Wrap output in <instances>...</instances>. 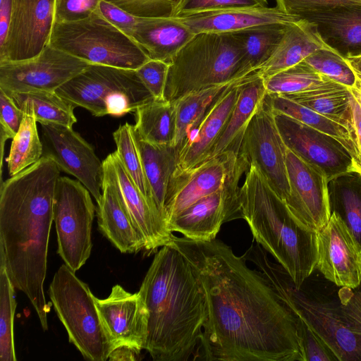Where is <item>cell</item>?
<instances>
[{
  "label": "cell",
  "instance_id": "cell-1",
  "mask_svg": "<svg viewBox=\"0 0 361 361\" xmlns=\"http://www.w3.org/2000/svg\"><path fill=\"white\" fill-rule=\"evenodd\" d=\"M204 289L207 318L199 359L304 361L298 319L267 278L223 241L174 236Z\"/></svg>",
  "mask_w": 361,
  "mask_h": 361
},
{
  "label": "cell",
  "instance_id": "cell-2",
  "mask_svg": "<svg viewBox=\"0 0 361 361\" xmlns=\"http://www.w3.org/2000/svg\"><path fill=\"white\" fill-rule=\"evenodd\" d=\"M60 171L51 159L42 156L2 182L0 188V264L15 288L30 301L44 331L50 310L44 282Z\"/></svg>",
  "mask_w": 361,
  "mask_h": 361
},
{
  "label": "cell",
  "instance_id": "cell-3",
  "mask_svg": "<svg viewBox=\"0 0 361 361\" xmlns=\"http://www.w3.org/2000/svg\"><path fill=\"white\" fill-rule=\"evenodd\" d=\"M139 292L148 311L145 350L154 361L188 360L199 349L207 300L192 266L173 243L155 254Z\"/></svg>",
  "mask_w": 361,
  "mask_h": 361
},
{
  "label": "cell",
  "instance_id": "cell-4",
  "mask_svg": "<svg viewBox=\"0 0 361 361\" xmlns=\"http://www.w3.org/2000/svg\"><path fill=\"white\" fill-rule=\"evenodd\" d=\"M245 178L239 192L242 219L257 243L301 288L315 269L317 231L292 214L255 164H250Z\"/></svg>",
  "mask_w": 361,
  "mask_h": 361
},
{
  "label": "cell",
  "instance_id": "cell-5",
  "mask_svg": "<svg viewBox=\"0 0 361 361\" xmlns=\"http://www.w3.org/2000/svg\"><path fill=\"white\" fill-rule=\"evenodd\" d=\"M243 257L256 265L280 299L314 331L338 361H361V329L348 317L340 302L314 298L297 288L287 271L272 262L258 243Z\"/></svg>",
  "mask_w": 361,
  "mask_h": 361
},
{
  "label": "cell",
  "instance_id": "cell-6",
  "mask_svg": "<svg viewBox=\"0 0 361 361\" xmlns=\"http://www.w3.org/2000/svg\"><path fill=\"white\" fill-rule=\"evenodd\" d=\"M252 73L233 33L195 34L169 63L164 99L175 102L191 92Z\"/></svg>",
  "mask_w": 361,
  "mask_h": 361
},
{
  "label": "cell",
  "instance_id": "cell-7",
  "mask_svg": "<svg viewBox=\"0 0 361 361\" xmlns=\"http://www.w3.org/2000/svg\"><path fill=\"white\" fill-rule=\"evenodd\" d=\"M66 264L55 273L48 294L68 339L83 357L106 361L114 350L89 286Z\"/></svg>",
  "mask_w": 361,
  "mask_h": 361
},
{
  "label": "cell",
  "instance_id": "cell-8",
  "mask_svg": "<svg viewBox=\"0 0 361 361\" xmlns=\"http://www.w3.org/2000/svg\"><path fill=\"white\" fill-rule=\"evenodd\" d=\"M56 92L94 116L120 117L154 99L135 70L99 64H90Z\"/></svg>",
  "mask_w": 361,
  "mask_h": 361
},
{
  "label": "cell",
  "instance_id": "cell-9",
  "mask_svg": "<svg viewBox=\"0 0 361 361\" xmlns=\"http://www.w3.org/2000/svg\"><path fill=\"white\" fill-rule=\"evenodd\" d=\"M49 44L91 64L136 70L150 59L130 37L97 11L71 23H54Z\"/></svg>",
  "mask_w": 361,
  "mask_h": 361
},
{
  "label": "cell",
  "instance_id": "cell-10",
  "mask_svg": "<svg viewBox=\"0 0 361 361\" xmlns=\"http://www.w3.org/2000/svg\"><path fill=\"white\" fill-rule=\"evenodd\" d=\"M90 192L78 180L60 176L53 203L57 252L73 271L89 259L95 206Z\"/></svg>",
  "mask_w": 361,
  "mask_h": 361
},
{
  "label": "cell",
  "instance_id": "cell-11",
  "mask_svg": "<svg viewBox=\"0 0 361 361\" xmlns=\"http://www.w3.org/2000/svg\"><path fill=\"white\" fill-rule=\"evenodd\" d=\"M240 149V146L236 147L189 169L174 171L165 201L167 226L198 200L221 189L238 170L249 167L250 164Z\"/></svg>",
  "mask_w": 361,
  "mask_h": 361
},
{
  "label": "cell",
  "instance_id": "cell-12",
  "mask_svg": "<svg viewBox=\"0 0 361 361\" xmlns=\"http://www.w3.org/2000/svg\"><path fill=\"white\" fill-rule=\"evenodd\" d=\"M90 64L49 44L34 58L0 63V89L8 95L56 92Z\"/></svg>",
  "mask_w": 361,
  "mask_h": 361
},
{
  "label": "cell",
  "instance_id": "cell-13",
  "mask_svg": "<svg viewBox=\"0 0 361 361\" xmlns=\"http://www.w3.org/2000/svg\"><path fill=\"white\" fill-rule=\"evenodd\" d=\"M240 152L260 169L283 201L290 188L286 169L287 147L277 128L267 95L252 117L243 136Z\"/></svg>",
  "mask_w": 361,
  "mask_h": 361
},
{
  "label": "cell",
  "instance_id": "cell-14",
  "mask_svg": "<svg viewBox=\"0 0 361 361\" xmlns=\"http://www.w3.org/2000/svg\"><path fill=\"white\" fill-rule=\"evenodd\" d=\"M247 169H240L221 189L200 198L173 219L168 224L169 231L191 240L211 241L224 223L242 219L240 180Z\"/></svg>",
  "mask_w": 361,
  "mask_h": 361
},
{
  "label": "cell",
  "instance_id": "cell-15",
  "mask_svg": "<svg viewBox=\"0 0 361 361\" xmlns=\"http://www.w3.org/2000/svg\"><path fill=\"white\" fill-rule=\"evenodd\" d=\"M43 156L51 159L60 170L73 176L98 203L102 197L103 161L94 148L73 128L60 124H41Z\"/></svg>",
  "mask_w": 361,
  "mask_h": 361
},
{
  "label": "cell",
  "instance_id": "cell-16",
  "mask_svg": "<svg viewBox=\"0 0 361 361\" xmlns=\"http://www.w3.org/2000/svg\"><path fill=\"white\" fill-rule=\"evenodd\" d=\"M54 13L55 0H12L8 35L0 47V63L39 54L49 44Z\"/></svg>",
  "mask_w": 361,
  "mask_h": 361
},
{
  "label": "cell",
  "instance_id": "cell-17",
  "mask_svg": "<svg viewBox=\"0 0 361 361\" xmlns=\"http://www.w3.org/2000/svg\"><path fill=\"white\" fill-rule=\"evenodd\" d=\"M286 169L290 192L284 202L301 223L319 231L331 214L326 176L288 148Z\"/></svg>",
  "mask_w": 361,
  "mask_h": 361
},
{
  "label": "cell",
  "instance_id": "cell-18",
  "mask_svg": "<svg viewBox=\"0 0 361 361\" xmlns=\"http://www.w3.org/2000/svg\"><path fill=\"white\" fill-rule=\"evenodd\" d=\"M274 114L286 147L320 169L329 181L343 173L354 171L350 154L336 139L286 115Z\"/></svg>",
  "mask_w": 361,
  "mask_h": 361
},
{
  "label": "cell",
  "instance_id": "cell-19",
  "mask_svg": "<svg viewBox=\"0 0 361 361\" xmlns=\"http://www.w3.org/2000/svg\"><path fill=\"white\" fill-rule=\"evenodd\" d=\"M94 300L114 350L128 347L137 354L145 350L148 311L140 292L131 293L116 284L107 298Z\"/></svg>",
  "mask_w": 361,
  "mask_h": 361
},
{
  "label": "cell",
  "instance_id": "cell-20",
  "mask_svg": "<svg viewBox=\"0 0 361 361\" xmlns=\"http://www.w3.org/2000/svg\"><path fill=\"white\" fill-rule=\"evenodd\" d=\"M315 269L341 288L354 289L361 283V250L340 217L332 212L317 232Z\"/></svg>",
  "mask_w": 361,
  "mask_h": 361
},
{
  "label": "cell",
  "instance_id": "cell-21",
  "mask_svg": "<svg viewBox=\"0 0 361 361\" xmlns=\"http://www.w3.org/2000/svg\"><path fill=\"white\" fill-rule=\"evenodd\" d=\"M103 166L102 197L97 209L99 229L121 252L137 253L145 249L144 239L120 194L106 157Z\"/></svg>",
  "mask_w": 361,
  "mask_h": 361
},
{
  "label": "cell",
  "instance_id": "cell-22",
  "mask_svg": "<svg viewBox=\"0 0 361 361\" xmlns=\"http://www.w3.org/2000/svg\"><path fill=\"white\" fill-rule=\"evenodd\" d=\"M246 76L231 83L221 93L197 127L189 134L178 152L175 171L189 169L207 159L228 123L239 95L240 84Z\"/></svg>",
  "mask_w": 361,
  "mask_h": 361
},
{
  "label": "cell",
  "instance_id": "cell-23",
  "mask_svg": "<svg viewBox=\"0 0 361 361\" xmlns=\"http://www.w3.org/2000/svg\"><path fill=\"white\" fill-rule=\"evenodd\" d=\"M106 158L111 164L120 194L144 239L145 250L152 252L171 245L175 235L169 231L158 211L139 190L116 152L109 154Z\"/></svg>",
  "mask_w": 361,
  "mask_h": 361
},
{
  "label": "cell",
  "instance_id": "cell-24",
  "mask_svg": "<svg viewBox=\"0 0 361 361\" xmlns=\"http://www.w3.org/2000/svg\"><path fill=\"white\" fill-rule=\"evenodd\" d=\"M173 18L194 34L233 33L263 25H287L300 20L298 16L286 13L277 6L211 11Z\"/></svg>",
  "mask_w": 361,
  "mask_h": 361
},
{
  "label": "cell",
  "instance_id": "cell-25",
  "mask_svg": "<svg viewBox=\"0 0 361 361\" xmlns=\"http://www.w3.org/2000/svg\"><path fill=\"white\" fill-rule=\"evenodd\" d=\"M324 48L331 47L324 42L316 25L300 19L286 25L276 49L257 72L266 78L296 65L315 51Z\"/></svg>",
  "mask_w": 361,
  "mask_h": 361
},
{
  "label": "cell",
  "instance_id": "cell-26",
  "mask_svg": "<svg viewBox=\"0 0 361 361\" xmlns=\"http://www.w3.org/2000/svg\"><path fill=\"white\" fill-rule=\"evenodd\" d=\"M194 35L176 18H142L135 25L131 38L150 59L170 63Z\"/></svg>",
  "mask_w": 361,
  "mask_h": 361
},
{
  "label": "cell",
  "instance_id": "cell-27",
  "mask_svg": "<svg viewBox=\"0 0 361 361\" xmlns=\"http://www.w3.org/2000/svg\"><path fill=\"white\" fill-rule=\"evenodd\" d=\"M324 42L342 56L361 53V6L343 7L307 15Z\"/></svg>",
  "mask_w": 361,
  "mask_h": 361
},
{
  "label": "cell",
  "instance_id": "cell-28",
  "mask_svg": "<svg viewBox=\"0 0 361 361\" xmlns=\"http://www.w3.org/2000/svg\"><path fill=\"white\" fill-rule=\"evenodd\" d=\"M266 95L263 78L257 71L243 80L228 123L206 160L241 145L244 133Z\"/></svg>",
  "mask_w": 361,
  "mask_h": 361
},
{
  "label": "cell",
  "instance_id": "cell-29",
  "mask_svg": "<svg viewBox=\"0 0 361 361\" xmlns=\"http://www.w3.org/2000/svg\"><path fill=\"white\" fill-rule=\"evenodd\" d=\"M135 136L154 205L166 222V192L177 166L178 149L173 145L151 144L140 140L136 134Z\"/></svg>",
  "mask_w": 361,
  "mask_h": 361
},
{
  "label": "cell",
  "instance_id": "cell-30",
  "mask_svg": "<svg viewBox=\"0 0 361 361\" xmlns=\"http://www.w3.org/2000/svg\"><path fill=\"white\" fill-rule=\"evenodd\" d=\"M328 190L331 212L345 224L361 250V173L338 175L329 181Z\"/></svg>",
  "mask_w": 361,
  "mask_h": 361
},
{
  "label": "cell",
  "instance_id": "cell-31",
  "mask_svg": "<svg viewBox=\"0 0 361 361\" xmlns=\"http://www.w3.org/2000/svg\"><path fill=\"white\" fill-rule=\"evenodd\" d=\"M135 114L134 129L140 140L155 145L173 144L176 130L174 103L154 99L140 106Z\"/></svg>",
  "mask_w": 361,
  "mask_h": 361
},
{
  "label": "cell",
  "instance_id": "cell-32",
  "mask_svg": "<svg viewBox=\"0 0 361 361\" xmlns=\"http://www.w3.org/2000/svg\"><path fill=\"white\" fill-rule=\"evenodd\" d=\"M267 97L274 113L290 116L339 141L350 154L355 169L357 163L356 149L345 126L307 108L284 94H267Z\"/></svg>",
  "mask_w": 361,
  "mask_h": 361
},
{
  "label": "cell",
  "instance_id": "cell-33",
  "mask_svg": "<svg viewBox=\"0 0 361 361\" xmlns=\"http://www.w3.org/2000/svg\"><path fill=\"white\" fill-rule=\"evenodd\" d=\"M235 81L191 92L173 102L176 109V130L173 145L178 152L189 134L197 127L217 97Z\"/></svg>",
  "mask_w": 361,
  "mask_h": 361
},
{
  "label": "cell",
  "instance_id": "cell-34",
  "mask_svg": "<svg viewBox=\"0 0 361 361\" xmlns=\"http://www.w3.org/2000/svg\"><path fill=\"white\" fill-rule=\"evenodd\" d=\"M24 112L20 128L12 139L6 161L11 176L38 161L43 156V145L32 107L27 104L18 106Z\"/></svg>",
  "mask_w": 361,
  "mask_h": 361
},
{
  "label": "cell",
  "instance_id": "cell-35",
  "mask_svg": "<svg viewBox=\"0 0 361 361\" xmlns=\"http://www.w3.org/2000/svg\"><path fill=\"white\" fill-rule=\"evenodd\" d=\"M8 96L17 106L29 104L40 124L56 123L73 128L77 122L75 107L56 92L36 90Z\"/></svg>",
  "mask_w": 361,
  "mask_h": 361
},
{
  "label": "cell",
  "instance_id": "cell-36",
  "mask_svg": "<svg viewBox=\"0 0 361 361\" xmlns=\"http://www.w3.org/2000/svg\"><path fill=\"white\" fill-rule=\"evenodd\" d=\"M284 95L343 126L349 102V88L345 86L331 80L312 90Z\"/></svg>",
  "mask_w": 361,
  "mask_h": 361
},
{
  "label": "cell",
  "instance_id": "cell-37",
  "mask_svg": "<svg viewBox=\"0 0 361 361\" xmlns=\"http://www.w3.org/2000/svg\"><path fill=\"white\" fill-rule=\"evenodd\" d=\"M286 25L267 24L233 32L239 39L247 65L253 72L271 56L282 38Z\"/></svg>",
  "mask_w": 361,
  "mask_h": 361
},
{
  "label": "cell",
  "instance_id": "cell-38",
  "mask_svg": "<svg viewBox=\"0 0 361 361\" xmlns=\"http://www.w3.org/2000/svg\"><path fill=\"white\" fill-rule=\"evenodd\" d=\"M331 79L314 70L304 61L263 78L267 94H288L317 88Z\"/></svg>",
  "mask_w": 361,
  "mask_h": 361
},
{
  "label": "cell",
  "instance_id": "cell-39",
  "mask_svg": "<svg viewBox=\"0 0 361 361\" xmlns=\"http://www.w3.org/2000/svg\"><path fill=\"white\" fill-rule=\"evenodd\" d=\"M113 137L116 146V152L127 172L143 196L157 210L145 173L134 126L126 123L113 133Z\"/></svg>",
  "mask_w": 361,
  "mask_h": 361
},
{
  "label": "cell",
  "instance_id": "cell-40",
  "mask_svg": "<svg viewBox=\"0 0 361 361\" xmlns=\"http://www.w3.org/2000/svg\"><path fill=\"white\" fill-rule=\"evenodd\" d=\"M13 286L6 269L0 264V360L16 361L13 319L16 308Z\"/></svg>",
  "mask_w": 361,
  "mask_h": 361
},
{
  "label": "cell",
  "instance_id": "cell-41",
  "mask_svg": "<svg viewBox=\"0 0 361 361\" xmlns=\"http://www.w3.org/2000/svg\"><path fill=\"white\" fill-rule=\"evenodd\" d=\"M314 70L348 88L355 87L356 75L345 58L333 48L320 49L303 60Z\"/></svg>",
  "mask_w": 361,
  "mask_h": 361
},
{
  "label": "cell",
  "instance_id": "cell-42",
  "mask_svg": "<svg viewBox=\"0 0 361 361\" xmlns=\"http://www.w3.org/2000/svg\"><path fill=\"white\" fill-rule=\"evenodd\" d=\"M267 0H175L172 17L237 8L268 6Z\"/></svg>",
  "mask_w": 361,
  "mask_h": 361
},
{
  "label": "cell",
  "instance_id": "cell-43",
  "mask_svg": "<svg viewBox=\"0 0 361 361\" xmlns=\"http://www.w3.org/2000/svg\"><path fill=\"white\" fill-rule=\"evenodd\" d=\"M277 6L300 19L312 13L343 7L361 6V0H276Z\"/></svg>",
  "mask_w": 361,
  "mask_h": 361
},
{
  "label": "cell",
  "instance_id": "cell-44",
  "mask_svg": "<svg viewBox=\"0 0 361 361\" xmlns=\"http://www.w3.org/2000/svg\"><path fill=\"white\" fill-rule=\"evenodd\" d=\"M140 18L172 17L175 0H105Z\"/></svg>",
  "mask_w": 361,
  "mask_h": 361
},
{
  "label": "cell",
  "instance_id": "cell-45",
  "mask_svg": "<svg viewBox=\"0 0 361 361\" xmlns=\"http://www.w3.org/2000/svg\"><path fill=\"white\" fill-rule=\"evenodd\" d=\"M169 67V63L149 59L135 70L141 82L154 99L165 100Z\"/></svg>",
  "mask_w": 361,
  "mask_h": 361
},
{
  "label": "cell",
  "instance_id": "cell-46",
  "mask_svg": "<svg viewBox=\"0 0 361 361\" xmlns=\"http://www.w3.org/2000/svg\"><path fill=\"white\" fill-rule=\"evenodd\" d=\"M1 163L3 164L4 144L18 133L24 117L21 110L4 90L0 89Z\"/></svg>",
  "mask_w": 361,
  "mask_h": 361
},
{
  "label": "cell",
  "instance_id": "cell-47",
  "mask_svg": "<svg viewBox=\"0 0 361 361\" xmlns=\"http://www.w3.org/2000/svg\"><path fill=\"white\" fill-rule=\"evenodd\" d=\"M297 319L304 361H338L334 353L314 331L303 320Z\"/></svg>",
  "mask_w": 361,
  "mask_h": 361
},
{
  "label": "cell",
  "instance_id": "cell-48",
  "mask_svg": "<svg viewBox=\"0 0 361 361\" xmlns=\"http://www.w3.org/2000/svg\"><path fill=\"white\" fill-rule=\"evenodd\" d=\"M102 0H55L54 23L85 19L96 12Z\"/></svg>",
  "mask_w": 361,
  "mask_h": 361
},
{
  "label": "cell",
  "instance_id": "cell-49",
  "mask_svg": "<svg viewBox=\"0 0 361 361\" xmlns=\"http://www.w3.org/2000/svg\"><path fill=\"white\" fill-rule=\"evenodd\" d=\"M343 123L348 130L356 149L357 163L354 171L361 173V103L350 88Z\"/></svg>",
  "mask_w": 361,
  "mask_h": 361
},
{
  "label": "cell",
  "instance_id": "cell-50",
  "mask_svg": "<svg viewBox=\"0 0 361 361\" xmlns=\"http://www.w3.org/2000/svg\"><path fill=\"white\" fill-rule=\"evenodd\" d=\"M97 12L130 37L135 25L142 19L105 0L99 2Z\"/></svg>",
  "mask_w": 361,
  "mask_h": 361
},
{
  "label": "cell",
  "instance_id": "cell-51",
  "mask_svg": "<svg viewBox=\"0 0 361 361\" xmlns=\"http://www.w3.org/2000/svg\"><path fill=\"white\" fill-rule=\"evenodd\" d=\"M338 297L346 315L361 328V283L354 289L341 288Z\"/></svg>",
  "mask_w": 361,
  "mask_h": 361
},
{
  "label": "cell",
  "instance_id": "cell-52",
  "mask_svg": "<svg viewBox=\"0 0 361 361\" xmlns=\"http://www.w3.org/2000/svg\"><path fill=\"white\" fill-rule=\"evenodd\" d=\"M12 8V0H0V47L7 37Z\"/></svg>",
  "mask_w": 361,
  "mask_h": 361
},
{
  "label": "cell",
  "instance_id": "cell-53",
  "mask_svg": "<svg viewBox=\"0 0 361 361\" xmlns=\"http://www.w3.org/2000/svg\"><path fill=\"white\" fill-rule=\"evenodd\" d=\"M137 354L133 349L128 347H119L114 349L109 355L110 360H135Z\"/></svg>",
  "mask_w": 361,
  "mask_h": 361
},
{
  "label": "cell",
  "instance_id": "cell-54",
  "mask_svg": "<svg viewBox=\"0 0 361 361\" xmlns=\"http://www.w3.org/2000/svg\"><path fill=\"white\" fill-rule=\"evenodd\" d=\"M347 63L356 75L357 80L361 82V53L344 56Z\"/></svg>",
  "mask_w": 361,
  "mask_h": 361
},
{
  "label": "cell",
  "instance_id": "cell-55",
  "mask_svg": "<svg viewBox=\"0 0 361 361\" xmlns=\"http://www.w3.org/2000/svg\"><path fill=\"white\" fill-rule=\"evenodd\" d=\"M350 89L361 103V82L357 80L355 87Z\"/></svg>",
  "mask_w": 361,
  "mask_h": 361
}]
</instances>
